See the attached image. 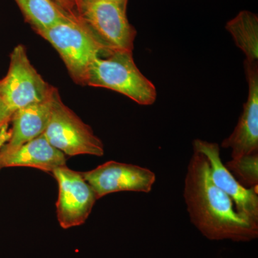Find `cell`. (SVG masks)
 <instances>
[{"mask_svg":"<svg viewBox=\"0 0 258 258\" xmlns=\"http://www.w3.org/2000/svg\"><path fill=\"white\" fill-rule=\"evenodd\" d=\"M35 32L78 18L74 0H15Z\"/></svg>","mask_w":258,"mask_h":258,"instance_id":"cell-13","label":"cell"},{"mask_svg":"<svg viewBox=\"0 0 258 258\" xmlns=\"http://www.w3.org/2000/svg\"><path fill=\"white\" fill-rule=\"evenodd\" d=\"M14 112L10 109L7 104L1 89V81H0V132L5 125L9 124Z\"/></svg>","mask_w":258,"mask_h":258,"instance_id":"cell-16","label":"cell"},{"mask_svg":"<svg viewBox=\"0 0 258 258\" xmlns=\"http://www.w3.org/2000/svg\"><path fill=\"white\" fill-rule=\"evenodd\" d=\"M75 4H76V8H77L78 5H79V3H81L82 0H74Z\"/></svg>","mask_w":258,"mask_h":258,"instance_id":"cell-19","label":"cell"},{"mask_svg":"<svg viewBox=\"0 0 258 258\" xmlns=\"http://www.w3.org/2000/svg\"><path fill=\"white\" fill-rule=\"evenodd\" d=\"M66 165V155L51 145L43 134L23 144L8 155L0 157V169L26 166L52 172L57 168Z\"/></svg>","mask_w":258,"mask_h":258,"instance_id":"cell-12","label":"cell"},{"mask_svg":"<svg viewBox=\"0 0 258 258\" xmlns=\"http://www.w3.org/2000/svg\"><path fill=\"white\" fill-rule=\"evenodd\" d=\"M107 1L115 2L125 5H128V0H107Z\"/></svg>","mask_w":258,"mask_h":258,"instance_id":"cell-18","label":"cell"},{"mask_svg":"<svg viewBox=\"0 0 258 258\" xmlns=\"http://www.w3.org/2000/svg\"><path fill=\"white\" fill-rule=\"evenodd\" d=\"M58 184L57 217L62 228L83 225L89 217L97 198L82 172L60 166L52 171Z\"/></svg>","mask_w":258,"mask_h":258,"instance_id":"cell-7","label":"cell"},{"mask_svg":"<svg viewBox=\"0 0 258 258\" xmlns=\"http://www.w3.org/2000/svg\"><path fill=\"white\" fill-rule=\"evenodd\" d=\"M86 86L112 90L142 106L154 104L155 86L139 71L133 52L115 51L100 54L88 69Z\"/></svg>","mask_w":258,"mask_h":258,"instance_id":"cell-2","label":"cell"},{"mask_svg":"<svg viewBox=\"0 0 258 258\" xmlns=\"http://www.w3.org/2000/svg\"><path fill=\"white\" fill-rule=\"evenodd\" d=\"M10 137V130H8V125H5L0 132V149L8 142Z\"/></svg>","mask_w":258,"mask_h":258,"instance_id":"cell-17","label":"cell"},{"mask_svg":"<svg viewBox=\"0 0 258 258\" xmlns=\"http://www.w3.org/2000/svg\"><path fill=\"white\" fill-rule=\"evenodd\" d=\"M193 150L206 157L210 164L212 181L230 197L237 212L249 221L258 224L257 188L247 189L237 181L222 162L220 146L217 143L195 139L193 142Z\"/></svg>","mask_w":258,"mask_h":258,"instance_id":"cell-9","label":"cell"},{"mask_svg":"<svg viewBox=\"0 0 258 258\" xmlns=\"http://www.w3.org/2000/svg\"><path fill=\"white\" fill-rule=\"evenodd\" d=\"M54 92L47 101L20 108L13 113L10 137L0 149V157L43 134L50 119Z\"/></svg>","mask_w":258,"mask_h":258,"instance_id":"cell-11","label":"cell"},{"mask_svg":"<svg viewBox=\"0 0 258 258\" xmlns=\"http://www.w3.org/2000/svg\"><path fill=\"white\" fill-rule=\"evenodd\" d=\"M225 28L232 35L237 47L243 52L245 60L257 62V15L248 10H242L227 22Z\"/></svg>","mask_w":258,"mask_h":258,"instance_id":"cell-14","label":"cell"},{"mask_svg":"<svg viewBox=\"0 0 258 258\" xmlns=\"http://www.w3.org/2000/svg\"><path fill=\"white\" fill-rule=\"evenodd\" d=\"M0 81L3 97L14 113L20 108L47 101L56 88L37 73L23 45H17L12 51L8 74Z\"/></svg>","mask_w":258,"mask_h":258,"instance_id":"cell-6","label":"cell"},{"mask_svg":"<svg viewBox=\"0 0 258 258\" xmlns=\"http://www.w3.org/2000/svg\"><path fill=\"white\" fill-rule=\"evenodd\" d=\"M244 66L248 96L237 125L222 143L231 149L232 159L258 154V63L244 60Z\"/></svg>","mask_w":258,"mask_h":258,"instance_id":"cell-10","label":"cell"},{"mask_svg":"<svg viewBox=\"0 0 258 258\" xmlns=\"http://www.w3.org/2000/svg\"><path fill=\"white\" fill-rule=\"evenodd\" d=\"M43 135L51 145L64 155H87L102 157L104 146L101 139L93 133L71 108L61 100L56 88L52 96L50 119Z\"/></svg>","mask_w":258,"mask_h":258,"instance_id":"cell-5","label":"cell"},{"mask_svg":"<svg viewBox=\"0 0 258 258\" xmlns=\"http://www.w3.org/2000/svg\"><path fill=\"white\" fill-rule=\"evenodd\" d=\"M184 198L191 222L209 240L250 242L258 237V224L237 212L230 197L212 181L206 157L195 150L185 176Z\"/></svg>","mask_w":258,"mask_h":258,"instance_id":"cell-1","label":"cell"},{"mask_svg":"<svg viewBox=\"0 0 258 258\" xmlns=\"http://www.w3.org/2000/svg\"><path fill=\"white\" fill-rule=\"evenodd\" d=\"M37 34L57 51L74 82L80 86H86L91 62L104 52L79 17Z\"/></svg>","mask_w":258,"mask_h":258,"instance_id":"cell-4","label":"cell"},{"mask_svg":"<svg viewBox=\"0 0 258 258\" xmlns=\"http://www.w3.org/2000/svg\"><path fill=\"white\" fill-rule=\"evenodd\" d=\"M82 174L98 200L119 191L149 193L156 181L155 174L148 168L115 161H107Z\"/></svg>","mask_w":258,"mask_h":258,"instance_id":"cell-8","label":"cell"},{"mask_svg":"<svg viewBox=\"0 0 258 258\" xmlns=\"http://www.w3.org/2000/svg\"><path fill=\"white\" fill-rule=\"evenodd\" d=\"M127 5L107 0H82L78 15L104 53L133 52L137 30L129 23Z\"/></svg>","mask_w":258,"mask_h":258,"instance_id":"cell-3","label":"cell"},{"mask_svg":"<svg viewBox=\"0 0 258 258\" xmlns=\"http://www.w3.org/2000/svg\"><path fill=\"white\" fill-rule=\"evenodd\" d=\"M225 165L244 187H258V154L232 159Z\"/></svg>","mask_w":258,"mask_h":258,"instance_id":"cell-15","label":"cell"}]
</instances>
